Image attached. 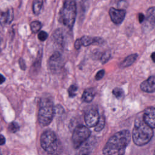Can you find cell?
Returning <instances> with one entry per match:
<instances>
[{
    "label": "cell",
    "mask_w": 155,
    "mask_h": 155,
    "mask_svg": "<svg viewBox=\"0 0 155 155\" xmlns=\"http://www.w3.org/2000/svg\"><path fill=\"white\" fill-rule=\"evenodd\" d=\"M131 140V134L128 130H122L114 134L105 144L104 154H122Z\"/></svg>",
    "instance_id": "1"
},
{
    "label": "cell",
    "mask_w": 155,
    "mask_h": 155,
    "mask_svg": "<svg viewBox=\"0 0 155 155\" xmlns=\"http://www.w3.org/2000/svg\"><path fill=\"white\" fill-rule=\"evenodd\" d=\"M153 129L143 121V119L136 120L132 131V139L134 143L139 146L148 143L153 136Z\"/></svg>",
    "instance_id": "2"
},
{
    "label": "cell",
    "mask_w": 155,
    "mask_h": 155,
    "mask_svg": "<svg viewBox=\"0 0 155 155\" xmlns=\"http://www.w3.org/2000/svg\"><path fill=\"white\" fill-rule=\"evenodd\" d=\"M77 14V7L75 0H64L62 7L59 12V21L69 29H72Z\"/></svg>",
    "instance_id": "3"
},
{
    "label": "cell",
    "mask_w": 155,
    "mask_h": 155,
    "mask_svg": "<svg viewBox=\"0 0 155 155\" xmlns=\"http://www.w3.org/2000/svg\"><path fill=\"white\" fill-rule=\"evenodd\" d=\"M54 113L55 110L52 100L48 97L42 98L40 101L38 112L39 124L44 127L49 125L53 120Z\"/></svg>",
    "instance_id": "4"
},
{
    "label": "cell",
    "mask_w": 155,
    "mask_h": 155,
    "mask_svg": "<svg viewBox=\"0 0 155 155\" xmlns=\"http://www.w3.org/2000/svg\"><path fill=\"white\" fill-rule=\"evenodd\" d=\"M41 145L49 154L55 153L58 148V141L55 133L51 130L45 131L41 136Z\"/></svg>",
    "instance_id": "5"
},
{
    "label": "cell",
    "mask_w": 155,
    "mask_h": 155,
    "mask_svg": "<svg viewBox=\"0 0 155 155\" xmlns=\"http://www.w3.org/2000/svg\"><path fill=\"white\" fill-rule=\"evenodd\" d=\"M90 130L84 125L77 126L72 134V142L75 148H78L82 145L90 136Z\"/></svg>",
    "instance_id": "6"
},
{
    "label": "cell",
    "mask_w": 155,
    "mask_h": 155,
    "mask_svg": "<svg viewBox=\"0 0 155 155\" xmlns=\"http://www.w3.org/2000/svg\"><path fill=\"white\" fill-rule=\"evenodd\" d=\"M62 65V55L58 51L54 52L49 58L48 66L49 69L53 73L58 72Z\"/></svg>",
    "instance_id": "7"
},
{
    "label": "cell",
    "mask_w": 155,
    "mask_h": 155,
    "mask_svg": "<svg viewBox=\"0 0 155 155\" xmlns=\"http://www.w3.org/2000/svg\"><path fill=\"white\" fill-rule=\"evenodd\" d=\"M109 15L113 23L115 24H120L125 19L126 11L124 9H117L111 7L109 10Z\"/></svg>",
    "instance_id": "8"
},
{
    "label": "cell",
    "mask_w": 155,
    "mask_h": 155,
    "mask_svg": "<svg viewBox=\"0 0 155 155\" xmlns=\"http://www.w3.org/2000/svg\"><path fill=\"white\" fill-rule=\"evenodd\" d=\"M99 115L97 110H90L87 112L84 119L86 125L89 127H95L99 119Z\"/></svg>",
    "instance_id": "9"
},
{
    "label": "cell",
    "mask_w": 155,
    "mask_h": 155,
    "mask_svg": "<svg viewBox=\"0 0 155 155\" xmlns=\"http://www.w3.org/2000/svg\"><path fill=\"white\" fill-rule=\"evenodd\" d=\"M143 121L152 128L155 127V109L154 107H150L146 109L143 116Z\"/></svg>",
    "instance_id": "10"
},
{
    "label": "cell",
    "mask_w": 155,
    "mask_h": 155,
    "mask_svg": "<svg viewBox=\"0 0 155 155\" xmlns=\"http://www.w3.org/2000/svg\"><path fill=\"white\" fill-rule=\"evenodd\" d=\"M140 89L147 93H153L155 90V81L154 76H151L149 77L146 81L142 82L140 85Z\"/></svg>",
    "instance_id": "11"
},
{
    "label": "cell",
    "mask_w": 155,
    "mask_h": 155,
    "mask_svg": "<svg viewBox=\"0 0 155 155\" xmlns=\"http://www.w3.org/2000/svg\"><path fill=\"white\" fill-rule=\"evenodd\" d=\"M13 19V11L12 8H8L5 12L0 13V23L10 24Z\"/></svg>",
    "instance_id": "12"
},
{
    "label": "cell",
    "mask_w": 155,
    "mask_h": 155,
    "mask_svg": "<svg viewBox=\"0 0 155 155\" xmlns=\"http://www.w3.org/2000/svg\"><path fill=\"white\" fill-rule=\"evenodd\" d=\"M154 7H150L147 12V17L145 18L146 21L145 22L144 25L148 24V26H150V28H153L154 26V22H155V16H154Z\"/></svg>",
    "instance_id": "13"
},
{
    "label": "cell",
    "mask_w": 155,
    "mask_h": 155,
    "mask_svg": "<svg viewBox=\"0 0 155 155\" xmlns=\"http://www.w3.org/2000/svg\"><path fill=\"white\" fill-rule=\"evenodd\" d=\"M82 45L87 47L91 45L94 43H101L102 39L100 38L97 37H91L88 36H84L81 39Z\"/></svg>",
    "instance_id": "14"
},
{
    "label": "cell",
    "mask_w": 155,
    "mask_h": 155,
    "mask_svg": "<svg viewBox=\"0 0 155 155\" xmlns=\"http://www.w3.org/2000/svg\"><path fill=\"white\" fill-rule=\"evenodd\" d=\"M95 91L93 88L86 89L82 95V100L86 102H90L94 97Z\"/></svg>",
    "instance_id": "15"
},
{
    "label": "cell",
    "mask_w": 155,
    "mask_h": 155,
    "mask_svg": "<svg viewBox=\"0 0 155 155\" xmlns=\"http://www.w3.org/2000/svg\"><path fill=\"white\" fill-rule=\"evenodd\" d=\"M137 58V54L136 53L130 54L124 59V60L121 62L120 66L122 68L129 67L136 61Z\"/></svg>",
    "instance_id": "16"
},
{
    "label": "cell",
    "mask_w": 155,
    "mask_h": 155,
    "mask_svg": "<svg viewBox=\"0 0 155 155\" xmlns=\"http://www.w3.org/2000/svg\"><path fill=\"white\" fill-rule=\"evenodd\" d=\"M43 5V0H33L32 9L35 15H38L41 11Z\"/></svg>",
    "instance_id": "17"
},
{
    "label": "cell",
    "mask_w": 155,
    "mask_h": 155,
    "mask_svg": "<svg viewBox=\"0 0 155 155\" xmlns=\"http://www.w3.org/2000/svg\"><path fill=\"white\" fill-rule=\"evenodd\" d=\"M53 37L55 41H56L58 44H62V43L63 42V34H62V30H61L60 28L56 30L53 35Z\"/></svg>",
    "instance_id": "18"
},
{
    "label": "cell",
    "mask_w": 155,
    "mask_h": 155,
    "mask_svg": "<svg viewBox=\"0 0 155 155\" xmlns=\"http://www.w3.org/2000/svg\"><path fill=\"white\" fill-rule=\"evenodd\" d=\"M42 27L41 23L38 21H35L31 22L30 24V28L33 33H38Z\"/></svg>",
    "instance_id": "19"
},
{
    "label": "cell",
    "mask_w": 155,
    "mask_h": 155,
    "mask_svg": "<svg viewBox=\"0 0 155 155\" xmlns=\"http://www.w3.org/2000/svg\"><path fill=\"white\" fill-rule=\"evenodd\" d=\"M113 94L116 98L120 99L124 96V92L122 88L119 87H116L113 90Z\"/></svg>",
    "instance_id": "20"
},
{
    "label": "cell",
    "mask_w": 155,
    "mask_h": 155,
    "mask_svg": "<svg viewBox=\"0 0 155 155\" xmlns=\"http://www.w3.org/2000/svg\"><path fill=\"white\" fill-rule=\"evenodd\" d=\"M105 125V119L103 117H99V121L96 125V127L94 128V131H99L102 130Z\"/></svg>",
    "instance_id": "21"
},
{
    "label": "cell",
    "mask_w": 155,
    "mask_h": 155,
    "mask_svg": "<svg viewBox=\"0 0 155 155\" xmlns=\"http://www.w3.org/2000/svg\"><path fill=\"white\" fill-rule=\"evenodd\" d=\"M78 88V87L76 85L73 84V85H70V87L68 89V92L69 96L71 97L75 96L77 94Z\"/></svg>",
    "instance_id": "22"
},
{
    "label": "cell",
    "mask_w": 155,
    "mask_h": 155,
    "mask_svg": "<svg viewBox=\"0 0 155 155\" xmlns=\"http://www.w3.org/2000/svg\"><path fill=\"white\" fill-rule=\"evenodd\" d=\"M19 129V125L15 122H12L9 126H8V130L11 132V133H15L16 131H18Z\"/></svg>",
    "instance_id": "23"
},
{
    "label": "cell",
    "mask_w": 155,
    "mask_h": 155,
    "mask_svg": "<svg viewBox=\"0 0 155 155\" xmlns=\"http://www.w3.org/2000/svg\"><path fill=\"white\" fill-rule=\"evenodd\" d=\"M111 57V53L110 52H105L103 54V55L102 56L101 58V62L102 64H105V62H107L110 58Z\"/></svg>",
    "instance_id": "24"
},
{
    "label": "cell",
    "mask_w": 155,
    "mask_h": 155,
    "mask_svg": "<svg viewBox=\"0 0 155 155\" xmlns=\"http://www.w3.org/2000/svg\"><path fill=\"white\" fill-rule=\"evenodd\" d=\"M38 39L41 41H44L48 38V34L45 31H41L38 35Z\"/></svg>",
    "instance_id": "25"
},
{
    "label": "cell",
    "mask_w": 155,
    "mask_h": 155,
    "mask_svg": "<svg viewBox=\"0 0 155 155\" xmlns=\"http://www.w3.org/2000/svg\"><path fill=\"white\" fill-rule=\"evenodd\" d=\"M104 74H105V71L104 70H99V71H97V73H96V76H95V79L96 80H100L104 76Z\"/></svg>",
    "instance_id": "26"
},
{
    "label": "cell",
    "mask_w": 155,
    "mask_h": 155,
    "mask_svg": "<svg viewBox=\"0 0 155 155\" xmlns=\"http://www.w3.org/2000/svg\"><path fill=\"white\" fill-rule=\"evenodd\" d=\"M82 46V43L80 39H78L74 42V47L76 49L79 50Z\"/></svg>",
    "instance_id": "27"
},
{
    "label": "cell",
    "mask_w": 155,
    "mask_h": 155,
    "mask_svg": "<svg viewBox=\"0 0 155 155\" xmlns=\"http://www.w3.org/2000/svg\"><path fill=\"white\" fill-rule=\"evenodd\" d=\"M19 65H20V67L22 70H25V68H26V65H25V62L24 61V59L22 58H21L19 59Z\"/></svg>",
    "instance_id": "28"
},
{
    "label": "cell",
    "mask_w": 155,
    "mask_h": 155,
    "mask_svg": "<svg viewBox=\"0 0 155 155\" xmlns=\"http://www.w3.org/2000/svg\"><path fill=\"white\" fill-rule=\"evenodd\" d=\"M145 16L143 13H140L139 14V21L140 23H142L145 21Z\"/></svg>",
    "instance_id": "29"
},
{
    "label": "cell",
    "mask_w": 155,
    "mask_h": 155,
    "mask_svg": "<svg viewBox=\"0 0 155 155\" xmlns=\"http://www.w3.org/2000/svg\"><path fill=\"white\" fill-rule=\"evenodd\" d=\"M5 142V139L3 135L0 134V145L4 144Z\"/></svg>",
    "instance_id": "30"
},
{
    "label": "cell",
    "mask_w": 155,
    "mask_h": 155,
    "mask_svg": "<svg viewBox=\"0 0 155 155\" xmlns=\"http://www.w3.org/2000/svg\"><path fill=\"white\" fill-rule=\"evenodd\" d=\"M5 79L4 76H2L1 74H0V84H2L5 81Z\"/></svg>",
    "instance_id": "31"
},
{
    "label": "cell",
    "mask_w": 155,
    "mask_h": 155,
    "mask_svg": "<svg viewBox=\"0 0 155 155\" xmlns=\"http://www.w3.org/2000/svg\"><path fill=\"white\" fill-rule=\"evenodd\" d=\"M154 53L153 52V53H152V54H151V59H152V60H153V62H154Z\"/></svg>",
    "instance_id": "32"
},
{
    "label": "cell",
    "mask_w": 155,
    "mask_h": 155,
    "mask_svg": "<svg viewBox=\"0 0 155 155\" xmlns=\"http://www.w3.org/2000/svg\"><path fill=\"white\" fill-rule=\"evenodd\" d=\"M1 154V150H0V154Z\"/></svg>",
    "instance_id": "33"
}]
</instances>
